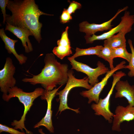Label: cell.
Instances as JSON below:
<instances>
[{"instance_id":"obj_1","label":"cell","mask_w":134,"mask_h":134,"mask_svg":"<svg viewBox=\"0 0 134 134\" xmlns=\"http://www.w3.org/2000/svg\"><path fill=\"white\" fill-rule=\"evenodd\" d=\"M7 8L12 12L7 14V24L22 29H28L39 43L42 39L41 33L42 24L39 22L41 15L51 16L41 11L34 0H9Z\"/></svg>"},{"instance_id":"obj_2","label":"cell","mask_w":134,"mask_h":134,"mask_svg":"<svg viewBox=\"0 0 134 134\" xmlns=\"http://www.w3.org/2000/svg\"><path fill=\"white\" fill-rule=\"evenodd\" d=\"M44 62V66L39 74L33 75L31 78H24L22 81L33 85L40 84L48 91L53 90L57 85H63L67 83L69 70L67 64L58 62L51 53L46 54Z\"/></svg>"},{"instance_id":"obj_3","label":"cell","mask_w":134,"mask_h":134,"mask_svg":"<svg viewBox=\"0 0 134 134\" xmlns=\"http://www.w3.org/2000/svg\"><path fill=\"white\" fill-rule=\"evenodd\" d=\"M44 91L42 88H37L32 92H26L15 86L9 89L7 94H2V99L4 101L8 102L12 98L16 97L24 105V112L21 119L18 121L15 120L11 123V125L14 129H20L23 132H24V129L27 134H33L32 132L27 129L25 126L26 115L33 105L34 101L38 97L42 95Z\"/></svg>"},{"instance_id":"obj_4","label":"cell","mask_w":134,"mask_h":134,"mask_svg":"<svg viewBox=\"0 0 134 134\" xmlns=\"http://www.w3.org/2000/svg\"><path fill=\"white\" fill-rule=\"evenodd\" d=\"M73 70H69L68 72V78L65 88L62 90L57 92L56 95H58L57 99L59 101L60 104L58 112H61L66 109H70L75 112L77 113H80L79 108L73 109L69 107L67 104L68 95L70 91L73 88L80 87L85 88L88 90L91 89L93 87L89 83L88 77H84L82 79L76 78L73 75Z\"/></svg>"},{"instance_id":"obj_5","label":"cell","mask_w":134,"mask_h":134,"mask_svg":"<svg viewBox=\"0 0 134 134\" xmlns=\"http://www.w3.org/2000/svg\"><path fill=\"white\" fill-rule=\"evenodd\" d=\"M126 75V73L122 71H118L114 73L112 75L113 80L112 86L107 95L103 99H100L97 103H93L91 105L95 115L102 116L109 123H112L114 115L109 109L110 98L116 83L122 77Z\"/></svg>"},{"instance_id":"obj_6","label":"cell","mask_w":134,"mask_h":134,"mask_svg":"<svg viewBox=\"0 0 134 134\" xmlns=\"http://www.w3.org/2000/svg\"><path fill=\"white\" fill-rule=\"evenodd\" d=\"M72 66L71 69L86 74L89 79V83L92 87L99 82L98 77L100 75L106 73L109 70L108 67L100 61H98L97 67L93 68L87 65L78 62L75 59L69 60Z\"/></svg>"},{"instance_id":"obj_7","label":"cell","mask_w":134,"mask_h":134,"mask_svg":"<svg viewBox=\"0 0 134 134\" xmlns=\"http://www.w3.org/2000/svg\"><path fill=\"white\" fill-rule=\"evenodd\" d=\"M126 63V62L124 61L121 62L113 69L109 70L101 81L96 84L90 89L80 92V94L83 97L88 99V103L90 104L93 101L97 103L100 99V94L107 84L108 79L117 71L124 68Z\"/></svg>"},{"instance_id":"obj_8","label":"cell","mask_w":134,"mask_h":134,"mask_svg":"<svg viewBox=\"0 0 134 134\" xmlns=\"http://www.w3.org/2000/svg\"><path fill=\"white\" fill-rule=\"evenodd\" d=\"M15 71L12 59L7 57L3 67L0 70V91L3 94H7L9 89L15 86L16 80L13 76Z\"/></svg>"},{"instance_id":"obj_9","label":"cell","mask_w":134,"mask_h":134,"mask_svg":"<svg viewBox=\"0 0 134 134\" xmlns=\"http://www.w3.org/2000/svg\"><path fill=\"white\" fill-rule=\"evenodd\" d=\"M134 24V15L130 14V12L126 10L125 11L123 16L121 17L119 24L109 31L98 35L95 34L90 36L85 35L84 37L86 43H92L96 40L106 39L119 33L127 27L131 25H133Z\"/></svg>"},{"instance_id":"obj_10","label":"cell","mask_w":134,"mask_h":134,"mask_svg":"<svg viewBox=\"0 0 134 134\" xmlns=\"http://www.w3.org/2000/svg\"><path fill=\"white\" fill-rule=\"evenodd\" d=\"M61 85L58 88H55L51 91H48L44 90L42 95L41 96L42 100H46L47 102V109L45 116L34 126V128H39L41 126L45 127L50 133H54V129L52 120V101L56 96V93L62 86Z\"/></svg>"},{"instance_id":"obj_11","label":"cell","mask_w":134,"mask_h":134,"mask_svg":"<svg viewBox=\"0 0 134 134\" xmlns=\"http://www.w3.org/2000/svg\"><path fill=\"white\" fill-rule=\"evenodd\" d=\"M134 120V106L129 104L126 107L117 106L113 116L112 130L120 132L121 124L124 121L128 122Z\"/></svg>"},{"instance_id":"obj_12","label":"cell","mask_w":134,"mask_h":134,"mask_svg":"<svg viewBox=\"0 0 134 134\" xmlns=\"http://www.w3.org/2000/svg\"><path fill=\"white\" fill-rule=\"evenodd\" d=\"M128 8V6H126L123 8L119 9L111 18L101 24H90L86 21H83L79 24V30L81 32L85 33L86 35L87 36H92L98 32L109 30L112 28L113 26L111 24L112 21L120 13L127 10Z\"/></svg>"},{"instance_id":"obj_13","label":"cell","mask_w":134,"mask_h":134,"mask_svg":"<svg viewBox=\"0 0 134 134\" xmlns=\"http://www.w3.org/2000/svg\"><path fill=\"white\" fill-rule=\"evenodd\" d=\"M68 29L69 27H67L63 32L61 39L57 41L58 46L54 47L52 50L54 54L61 60L72 54L70 42L68 37Z\"/></svg>"},{"instance_id":"obj_14","label":"cell","mask_w":134,"mask_h":134,"mask_svg":"<svg viewBox=\"0 0 134 134\" xmlns=\"http://www.w3.org/2000/svg\"><path fill=\"white\" fill-rule=\"evenodd\" d=\"M114 88L116 90L115 98H125L129 104L134 106V86L130 85L127 80H121L116 83Z\"/></svg>"},{"instance_id":"obj_15","label":"cell","mask_w":134,"mask_h":134,"mask_svg":"<svg viewBox=\"0 0 134 134\" xmlns=\"http://www.w3.org/2000/svg\"><path fill=\"white\" fill-rule=\"evenodd\" d=\"M5 30L11 32L21 40L26 53H28L33 51V46L29 37L30 35L33 36V35L29 30L18 28L7 23Z\"/></svg>"},{"instance_id":"obj_16","label":"cell","mask_w":134,"mask_h":134,"mask_svg":"<svg viewBox=\"0 0 134 134\" xmlns=\"http://www.w3.org/2000/svg\"><path fill=\"white\" fill-rule=\"evenodd\" d=\"M0 36L4 42L5 48L8 53L10 54L12 53L20 64L22 65L25 64L27 60V57L23 54H18L15 48V44L18 40H13L8 37L5 34L3 28L0 29Z\"/></svg>"},{"instance_id":"obj_17","label":"cell","mask_w":134,"mask_h":134,"mask_svg":"<svg viewBox=\"0 0 134 134\" xmlns=\"http://www.w3.org/2000/svg\"><path fill=\"white\" fill-rule=\"evenodd\" d=\"M133 25L127 27L116 35L105 40L103 45L107 46L111 48L126 46L125 35L131 31Z\"/></svg>"},{"instance_id":"obj_18","label":"cell","mask_w":134,"mask_h":134,"mask_svg":"<svg viewBox=\"0 0 134 134\" xmlns=\"http://www.w3.org/2000/svg\"><path fill=\"white\" fill-rule=\"evenodd\" d=\"M103 47L102 45H98L86 49H80L76 47L75 53L71 57H68L67 59L69 60L75 59L78 57L84 55H96L98 56Z\"/></svg>"},{"instance_id":"obj_19","label":"cell","mask_w":134,"mask_h":134,"mask_svg":"<svg viewBox=\"0 0 134 134\" xmlns=\"http://www.w3.org/2000/svg\"><path fill=\"white\" fill-rule=\"evenodd\" d=\"M98 56L103 58L108 62L111 70L114 68V59L112 55V48L107 46L103 45L102 48L100 51Z\"/></svg>"},{"instance_id":"obj_20","label":"cell","mask_w":134,"mask_h":134,"mask_svg":"<svg viewBox=\"0 0 134 134\" xmlns=\"http://www.w3.org/2000/svg\"><path fill=\"white\" fill-rule=\"evenodd\" d=\"M126 46L112 48L113 57L114 59L117 57L123 58L129 62L131 61L132 54L127 51Z\"/></svg>"},{"instance_id":"obj_21","label":"cell","mask_w":134,"mask_h":134,"mask_svg":"<svg viewBox=\"0 0 134 134\" xmlns=\"http://www.w3.org/2000/svg\"><path fill=\"white\" fill-rule=\"evenodd\" d=\"M128 43L131 50L132 56L131 61L129 62V64L125 65L124 68L128 69L129 70L128 75L129 77H134V48L132 40L131 39H128Z\"/></svg>"},{"instance_id":"obj_22","label":"cell","mask_w":134,"mask_h":134,"mask_svg":"<svg viewBox=\"0 0 134 134\" xmlns=\"http://www.w3.org/2000/svg\"><path fill=\"white\" fill-rule=\"evenodd\" d=\"M5 132L11 134H26L24 132L19 131L17 130L10 128L5 125L0 124V133Z\"/></svg>"},{"instance_id":"obj_23","label":"cell","mask_w":134,"mask_h":134,"mask_svg":"<svg viewBox=\"0 0 134 134\" xmlns=\"http://www.w3.org/2000/svg\"><path fill=\"white\" fill-rule=\"evenodd\" d=\"M72 17L67 9L64 8L60 17V21L61 23L65 24L68 22L72 20Z\"/></svg>"},{"instance_id":"obj_24","label":"cell","mask_w":134,"mask_h":134,"mask_svg":"<svg viewBox=\"0 0 134 134\" xmlns=\"http://www.w3.org/2000/svg\"><path fill=\"white\" fill-rule=\"evenodd\" d=\"M82 7L81 4L77 2L72 1L70 2V4L67 9L68 13L71 14L74 13L78 9H80Z\"/></svg>"},{"instance_id":"obj_25","label":"cell","mask_w":134,"mask_h":134,"mask_svg":"<svg viewBox=\"0 0 134 134\" xmlns=\"http://www.w3.org/2000/svg\"><path fill=\"white\" fill-rule=\"evenodd\" d=\"M8 0H0V7L1 9V11L3 15V23H5L6 20V17L7 15L6 13L5 8L7 6Z\"/></svg>"},{"instance_id":"obj_26","label":"cell","mask_w":134,"mask_h":134,"mask_svg":"<svg viewBox=\"0 0 134 134\" xmlns=\"http://www.w3.org/2000/svg\"><path fill=\"white\" fill-rule=\"evenodd\" d=\"M39 132L41 134H46L43 131V130L42 129H38Z\"/></svg>"},{"instance_id":"obj_27","label":"cell","mask_w":134,"mask_h":134,"mask_svg":"<svg viewBox=\"0 0 134 134\" xmlns=\"http://www.w3.org/2000/svg\"></svg>"}]
</instances>
